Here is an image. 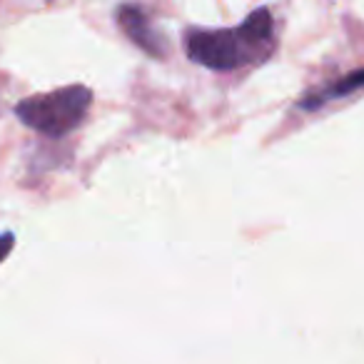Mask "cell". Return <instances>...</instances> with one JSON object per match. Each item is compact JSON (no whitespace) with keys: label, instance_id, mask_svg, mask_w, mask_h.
<instances>
[{"label":"cell","instance_id":"6da1fadb","mask_svg":"<svg viewBox=\"0 0 364 364\" xmlns=\"http://www.w3.org/2000/svg\"><path fill=\"white\" fill-rule=\"evenodd\" d=\"M277 48L272 13L267 8L250 13L242 26L228 31H190L185 50L193 63L210 70H237L264 63Z\"/></svg>","mask_w":364,"mask_h":364},{"label":"cell","instance_id":"7a4b0ae2","mask_svg":"<svg viewBox=\"0 0 364 364\" xmlns=\"http://www.w3.org/2000/svg\"><path fill=\"white\" fill-rule=\"evenodd\" d=\"M92 102V92L85 85H68L46 95L26 97L16 105V115L31 130H38L48 137H63L80 127L87 107Z\"/></svg>","mask_w":364,"mask_h":364},{"label":"cell","instance_id":"3957f363","mask_svg":"<svg viewBox=\"0 0 364 364\" xmlns=\"http://www.w3.org/2000/svg\"><path fill=\"white\" fill-rule=\"evenodd\" d=\"M117 26L120 31L135 43L137 48L147 53L152 58H162L167 55V46H165V38L152 28L150 18L145 16V11L137 6H122L117 8Z\"/></svg>","mask_w":364,"mask_h":364},{"label":"cell","instance_id":"277c9868","mask_svg":"<svg viewBox=\"0 0 364 364\" xmlns=\"http://www.w3.org/2000/svg\"><path fill=\"white\" fill-rule=\"evenodd\" d=\"M362 85H364V70L352 73V75L334 82V85L327 87V90L312 92V95H307L304 100H299V107H319V105H324V102L334 100V97H339V95H347V92L357 90V87H362Z\"/></svg>","mask_w":364,"mask_h":364},{"label":"cell","instance_id":"5b68a950","mask_svg":"<svg viewBox=\"0 0 364 364\" xmlns=\"http://www.w3.org/2000/svg\"><path fill=\"white\" fill-rule=\"evenodd\" d=\"M13 245H16V235H13V232L0 235V262L8 257V252L13 250Z\"/></svg>","mask_w":364,"mask_h":364}]
</instances>
